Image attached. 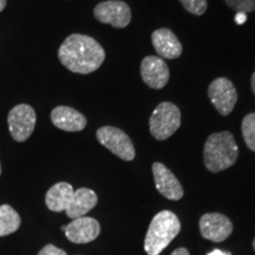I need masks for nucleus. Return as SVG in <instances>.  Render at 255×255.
<instances>
[{"mask_svg":"<svg viewBox=\"0 0 255 255\" xmlns=\"http://www.w3.org/2000/svg\"><path fill=\"white\" fill-rule=\"evenodd\" d=\"M152 174H154L156 189L161 195L173 201L182 199L184 193L180 181L163 163L155 162L152 164Z\"/></svg>","mask_w":255,"mask_h":255,"instance_id":"f8f14e48","label":"nucleus"},{"mask_svg":"<svg viewBox=\"0 0 255 255\" xmlns=\"http://www.w3.org/2000/svg\"><path fill=\"white\" fill-rule=\"evenodd\" d=\"M201 235L213 242H222L233 232V223L227 216L220 213H207L200 219Z\"/></svg>","mask_w":255,"mask_h":255,"instance_id":"1a4fd4ad","label":"nucleus"},{"mask_svg":"<svg viewBox=\"0 0 255 255\" xmlns=\"http://www.w3.org/2000/svg\"><path fill=\"white\" fill-rule=\"evenodd\" d=\"M96 136L102 145L121 159L132 161L135 158V146L130 137L123 130L109 126L102 127L97 130Z\"/></svg>","mask_w":255,"mask_h":255,"instance_id":"39448f33","label":"nucleus"},{"mask_svg":"<svg viewBox=\"0 0 255 255\" xmlns=\"http://www.w3.org/2000/svg\"><path fill=\"white\" fill-rule=\"evenodd\" d=\"M246 19H247L246 13H238L237 18H235V20H237L238 24H244L245 21H246Z\"/></svg>","mask_w":255,"mask_h":255,"instance_id":"5701e85b","label":"nucleus"},{"mask_svg":"<svg viewBox=\"0 0 255 255\" xmlns=\"http://www.w3.org/2000/svg\"><path fill=\"white\" fill-rule=\"evenodd\" d=\"M38 255H68L65 251L60 250V248L53 246V245H46L45 247L41 250Z\"/></svg>","mask_w":255,"mask_h":255,"instance_id":"412c9836","label":"nucleus"},{"mask_svg":"<svg viewBox=\"0 0 255 255\" xmlns=\"http://www.w3.org/2000/svg\"><path fill=\"white\" fill-rule=\"evenodd\" d=\"M20 223V216L11 206H0V237H6L17 232Z\"/></svg>","mask_w":255,"mask_h":255,"instance_id":"f3484780","label":"nucleus"},{"mask_svg":"<svg viewBox=\"0 0 255 255\" xmlns=\"http://www.w3.org/2000/svg\"><path fill=\"white\" fill-rule=\"evenodd\" d=\"M98 21L109 24L116 28H124L131 21V9L127 2L121 0H108L100 2L94 9Z\"/></svg>","mask_w":255,"mask_h":255,"instance_id":"6e6552de","label":"nucleus"},{"mask_svg":"<svg viewBox=\"0 0 255 255\" xmlns=\"http://www.w3.org/2000/svg\"><path fill=\"white\" fill-rule=\"evenodd\" d=\"M188 12L195 15H202L207 11V0H180Z\"/></svg>","mask_w":255,"mask_h":255,"instance_id":"aec40b11","label":"nucleus"},{"mask_svg":"<svg viewBox=\"0 0 255 255\" xmlns=\"http://www.w3.org/2000/svg\"><path fill=\"white\" fill-rule=\"evenodd\" d=\"M181 126V111L170 102H162L152 111L149 127L154 138L164 141L173 136Z\"/></svg>","mask_w":255,"mask_h":255,"instance_id":"20e7f679","label":"nucleus"},{"mask_svg":"<svg viewBox=\"0 0 255 255\" xmlns=\"http://www.w3.org/2000/svg\"><path fill=\"white\" fill-rule=\"evenodd\" d=\"M251 85H252V90H253L254 95H255V71L253 75H252V82H251Z\"/></svg>","mask_w":255,"mask_h":255,"instance_id":"393cba45","label":"nucleus"},{"mask_svg":"<svg viewBox=\"0 0 255 255\" xmlns=\"http://www.w3.org/2000/svg\"><path fill=\"white\" fill-rule=\"evenodd\" d=\"M151 41L162 59H176L182 55V44L169 28L162 27L152 32Z\"/></svg>","mask_w":255,"mask_h":255,"instance_id":"ddd939ff","label":"nucleus"},{"mask_svg":"<svg viewBox=\"0 0 255 255\" xmlns=\"http://www.w3.org/2000/svg\"><path fill=\"white\" fill-rule=\"evenodd\" d=\"M8 130L14 141L25 142L32 135L37 122V115L28 104H19L9 111Z\"/></svg>","mask_w":255,"mask_h":255,"instance_id":"423d86ee","label":"nucleus"},{"mask_svg":"<svg viewBox=\"0 0 255 255\" xmlns=\"http://www.w3.org/2000/svg\"><path fill=\"white\" fill-rule=\"evenodd\" d=\"M239 148L234 136L229 131L212 133L205 143L203 161L212 173L226 170L237 162Z\"/></svg>","mask_w":255,"mask_h":255,"instance_id":"f03ea898","label":"nucleus"},{"mask_svg":"<svg viewBox=\"0 0 255 255\" xmlns=\"http://www.w3.org/2000/svg\"><path fill=\"white\" fill-rule=\"evenodd\" d=\"M6 7V0H0V12Z\"/></svg>","mask_w":255,"mask_h":255,"instance_id":"a878e982","label":"nucleus"},{"mask_svg":"<svg viewBox=\"0 0 255 255\" xmlns=\"http://www.w3.org/2000/svg\"><path fill=\"white\" fill-rule=\"evenodd\" d=\"M97 202V194L94 190L89 189V188H79L73 193L71 200L66 207L65 213L72 220L82 218V216L88 214L91 209H94Z\"/></svg>","mask_w":255,"mask_h":255,"instance_id":"2eb2a0df","label":"nucleus"},{"mask_svg":"<svg viewBox=\"0 0 255 255\" xmlns=\"http://www.w3.org/2000/svg\"><path fill=\"white\" fill-rule=\"evenodd\" d=\"M253 247H254V250H255V239H254V241H253Z\"/></svg>","mask_w":255,"mask_h":255,"instance_id":"cd10ccee","label":"nucleus"},{"mask_svg":"<svg viewBox=\"0 0 255 255\" xmlns=\"http://www.w3.org/2000/svg\"><path fill=\"white\" fill-rule=\"evenodd\" d=\"M101 233L100 222L94 218L82 216V218L72 220L66 226L65 237L73 244H88L96 240Z\"/></svg>","mask_w":255,"mask_h":255,"instance_id":"9b49d317","label":"nucleus"},{"mask_svg":"<svg viewBox=\"0 0 255 255\" xmlns=\"http://www.w3.org/2000/svg\"><path fill=\"white\" fill-rule=\"evenodd\" d=\"M65 229H66V226H63V227H62V231H63V232H65Z\"/></svg>","mask_w":255,"mask_h":255,"instance_id":"bb28decb","label":"nucleus"},{"mask_svg":"<svg viewBox=\"0 0 255 255\" xmlns=\"http://www.w3.org/2000/svg\"><path fill=\"white\" fill-rule=\"evenodd\" d=\"M73 193H75V190H73V188L70 183H56L46 193L45 203L47 208L56 213L65 212Z\"/></svg>","mask_w":255,"mask_h":255,"instance_id":"dca6fc26","label":"nucleus"},{"mask_svg":"<svg viewBox=\"0 0 255 255\" xmlns=\"http://www.w3.org/2000/svg\"><path fill=\"white\" fill-rule=\"evenodd\" d=\"M181 231V222L170 210H162L154 216L149 225L144 240L148 255H159Z\"/></svg>","mask_w":255,"mask_h":255,"instance_id":"7ed1b4c3","label":"nucleus"},{"mask_svg":"<svg viewBox=\"0 0 255 255\" xmlns=\"http://www.w3.org/2000/svg\"><path fill=\"white\" fill-rule=\"evenodd\" d=\"M141 77L149 88L159 90L168 84L170 72L161 57L146 56L141 63Z\"/></svg>","mask_w":255,"mask_h":255,"instance_id":"9d476101","label":"nucleus"},{"mask_svg":"<svg viewBox=\"0 0 255 255\" xmlns=\"http://www.w3.org/2000/svg\"><path fill=\"white\" fill-rule=\"evenodd\" d=\"M0 174H1V165H0Z\"/></svg>","mask_w":255,"mask_h":255,"instance_id":"c85d7f7f","label":"nucleus"},{"mask_svg":"<svg viewBox=\"0 0 255 255\" xmlns=\"http://www.w3.org/2000/svg\"><path fill=\"white\" fill-rule=\"evenodd\" d=\"M170 255H189V252H188L186 248L181 247V248H177V250H175Z\"/></svg>","mask_w":255,"mask_h":255,"instance_id":"4be33fe9","label":"nucleus"},{"mask_svg":"<svg viewBox=\"0 0 255 255\" xmlns=\"http://www.w3.org/2000/svg\"><path fill=\"white\" fill-rule=\"evenodd\" d=\"M51 121H52L53 126L58 129L69 132L82 131L88 124L84 115H82L73 108L65 107V105H59L52 110Z\"/></svg>","mask_w":255,"mask_h":255,"instance_id":"4468645a","label":"nucleus"},{"mask_svg":"<svg viewBox=\"0 0 255 255\" xmlns=\"http://www.w3.org/2000/svg\"><path fill=\"white\" fill-rule=\"evenodd\" d=\"M60 63L71 72L88 75L102 66L105 51L97 40L85 34H71L58 50Z\"/></svg>","mask_w":255,"mask_h":255,"instance_id":"f257e3e1","label":"nucleus"},{"mask_svg":"<svg viewBox=\"0 0 255 255\" xmlns=\"http://www.w3.org/2000/svg\"><path fill=\"white\" fill-rule=\"evenodd\" d=\"M207 255H231V254L226 253V252H222V251H220V250H214V251L210 252V253L207 254Z\"/></svg>","mask_w":255,"mask_h":255,"instance_id":"b1692460","label":"nucleus"},{"mask_svg":"<svg viewBox=\"0 0 255 255\" xmlns=\"http://www.w3.org/2000/svg\"><path fill=\"white\" fill-rule=\"evenodd\" d=\"M208 97L222 116H228L238 101V91L228 78L220 77L210 83Z\"/></svg>","mask_w":255,"mask_h":255,"instance_id":"0eeeda50","label":"nucleus"},{"mask_svg":"<svg viewBox=\"0 0 255 255\" xmlns=\"http://www.w3.org/2000/svg\"><path fill=\"white\" fill-rule=\"evenodd\" d=\"M241 131L245 143L252 151H255V113H251L242 120Z\"/></svg>","mask_w":255,"mask_h":255,"instance_id":"a211bd4d","label":"nucleus"},{"mask_svg":"<svg viewBox=\"0 0 255 255\" xmlns=\"http://www.w3.org/2000/svg\"><path fill=\"white\" fill-rule=\"evenodd\" d=\"M238 13H251L255 11V0H223Z\"/></svg>","mask_w":255,"mask_h":255,"instance_id":"6ab92c4d","label":"nucleus"}]
</instances>
